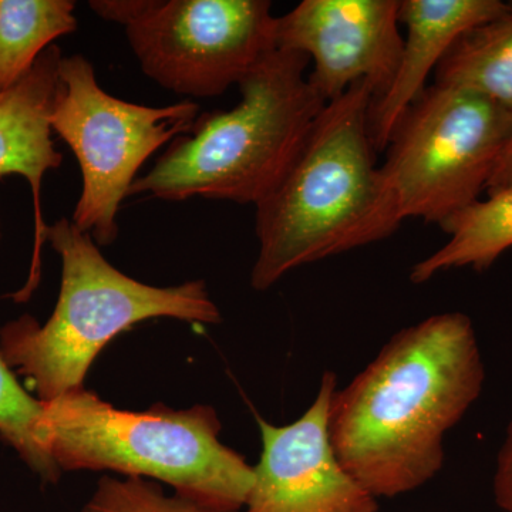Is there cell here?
<instances>
[{"label":"cell","mask_w":512,"mask_h":512,"mask_svg":"<svg viewBox=\"0 0 512 512\" xmlns=\"http://www.w3.org/2000/svg\"><path fill=\"white\" fill-rule=\"evenodd\" d=\"M42 403L37 437L62 473L113 471L151 478L210 510H244L254 467L222 443L214 407L174 410L154 404L131 412L84 387Z\"/></svg>","instance_id":"277c9868"},{"label":"cell","mask_w":512,"mask_h":512,"mask_svg":"<svg viewBox=\"0 0 512 512\" xmlns=\"http://www.w3.org/2000/svg\"><path fill=\"white\" fill-rule=\"evenodd\" d=\"M512 138V116L481 94L427 87L394 128L384 188L397 221L440 228L478 201Z\"/></svg>","instance_id":"8992f818"},{"label":"cell","mask_w":512,"mask_h":512,"mask_svg":"<svg viewBox=\"0 0 512 512\" xmlns=\"http://www.w3.org/2000/svg\"><path fill=\"white\" fill-rule=\"evenodd\" d=\"M473 322L440 313L397 332L328 410L330 443L375 498L412 493L443 468L444 437L483 392Z\"/></svg>","instance_id":"6da1fadb"},{"label":"cell","mask_w":512,"mask_h":512,"mask_svg":"<svg viewBox=\"0 0 512 512\" xmlns=\"http://www.w3.org/2000/svg\"><path fill=\"white\" fill-rule=\"evenodd\" d=\"M308 57L274 49L238 84L242 99L205 113L128 192L164 201L259 204L288 173L326 101L309 83Z\"/></svg>","instance_id":"3957f363"},{"label":"cell","mask_w":512,"mask_h":512,"mask_svg":"<svg viewBox=\"0 0 512 512\" xmlns=\"http://www.w3.org/2000/svg\"><path fill=\"white\" fill-rule=\"evenodd\" d=\"M481 94L512 116V2L454 43L436 69V83Z\"/></svg>","instance_id":"5bb4252c"},{"label":"cell","mask_w":512,"mask_h":512,"mask_svg":"<svg viewBox=\"0 0 512 512\" xmlns=\"http://www.w3.org/2000/svg\"><path fill=\"white\" fill-rule=\"evenodd\" d=\"M62 59L59 46L47 47L33 69L15 87L0 93V180L8 175L25 178L35 207V254L28 282L18 292L23 301L30 298L39 282V256L46 242L43 178L63 161L62 153L56 150L49 121Z\"/></svg>","instance_id":"7c38bea8"},{"label":"cell","mask_w":512,"mask_h":512,"mask_svg":"<svg viewBox=\"0 0 512 512\" xmlns=\"http://www.w3.org/2000/svg\"><path fill=\"white\" fill-rule=\"evenodd\" d=\"M46 241L62 259V286L47 322L23 315L0 329V353L40 402L82 389L94 359L120 333L148 319L218 325L222 315L202 279L157 288L110 264L94 239L62 218Z\"/></svg>","instance_id":"5b68a950"},{"label":"cell","mask_w":512,"mask_h":512,"mask_svg":"<svg viewBox=\"0 0 512 512\" xmlns=\"http://www.w3.org/2000/svg\"><path fill=\"white\" fill-rule=\"evenodd\" d=\"M495 501L501 510L512 512V421L507 437L498 454L497 471L494 478Z\"/></svg>","instance_id":"d6986e66"},{"label":"cell","mask_w":512,"mask_h":512,"mask_svg":"<svg viewBox=\"0 0 512 512\" xmlns=\"http://www.w3.org/2000/svg\"><path fill=\"white\" fill-rule=\"evenodd\" d=\"M73 0H0V93L33 69L55 40L76 32Z\"/></svg>","instance_id":"9a60e30c"},{"label":"cell","mask_w":512,"mask_h":512,"mask_svg":"<svg viewBox=\"0 0 512 512\" xmlns=\"http://www.w3.org/2000/svg\"><path fill=\"white\" fill-rule=\"evenodd\" d=\"M399 12L400 0H303L276 18L275 47L308 57L309 83L326 103L363 80L376 100L402 55Z\"/></svg>","instance_id":"9c48e42d"},{"label":"cell","mask_w":512,"mask_h":512,"mask_svg":"<svg viewBox=\"0 0 512 512\" xmlns=\"http://www.w3.org/2000/svg\"><path fill=\"white\" fill-rule=\"evenodd\" d=\"M447 244L413 266L410 281L421 285L450 269L483 272L512 248V185L478 200L441 227Z\"/></svg>","instance_id":"4fadbf2b"},{"label":"cell","mask_w":512,"mask_h":512,"mask_svg":"<svg viewBox=\"0 0 512 512\" xmlns=\"http://www.w3.org/2000/svg\"><path fill=\"white\" fill-rule=\"evenodd\" d=\"M512 185V138L508 146L505 147L504 153L501 154L500 160L495 165L493 175L488 181L487 194H494V192L504 190V188L511 187Z\"/></svg>","instance_id":"ffe728a7"},{"label":"cell","mask_w":512,"mask_h":512,"mask_svg":"<svg viewBox=\"0 0 512 512\" xmlns=\"http://www.w3.org/2000/svg\"><path fill=\"white\" fill-rule=\"evenodd\" d=\"M373 100L375 90L363 80L326 104L288 173L256 205L255 291L303 265L382 241L400 227L370 136Z\"/></svg>","instance_id":"7a4b0ae2"},{"label":"cell","mask_w":512,"mask_h":512,"mask_svg":"<svg viewBox=\"0 0 512 512\" xmlns=\"http://www.w3.org/2000/svg\"><path fill=\"white\" fill-rule=\"evenodd\" d=\"M271 9L268 0H154L126 35L146 76L180 96L210 99L276 49Z\"/></svg>","instance_id":"ba28073f"},{"label":"cell","mask_w":512,"mask_h":512,"mask_svg":"<svg viewBox=\"0 0 512 512\" xmlns=\"http://www.w3.org/2000/svg\"><path fill=\"white\" fill-rule=\"evenodd\" d=\"M198 110L192 101L147 107L117 99L101 89L86 57L63 56L49 121L82 170L76 228L101 247L113 244L120 204L138 171L158 148L191 130Z\"/></svg>","instance_id":"52a82bcc"},{"label":"cell","mask_w":512,"mask_h":512,"mask_svg":"<svg viewBox=\"0 0 512 512\" xmlns=\"http://www.w3.org/2000/svg\"><path fill=\"white\" fill-rule=\"evenodd\" d=\"M336 375L326 372L308 410L286 426L256 417L262 451L241 512H377V498L342 466L328 431Z\"/></svg>","instance_id":"30bf717a"},{"label":"cell","mask_w":512,"mask_h":512,"mask_svg":"<svg viewBox=\"0 0 512 512\" xmlns=\"http://www.w3.org/2000/svg\"><path fill=\"white\" fill-rule=\"evenodd\" d=\"M501 0H400L406 26L402 55L387 92L373 100L369 130L377 153L386 150L394 128L427 89V79L468 30L507 9Z\"/></svg>","instance_id":"8fae6325"},{"label":"cell","mask_w":512,"mask_h":512,"mask_svg":"<svg viewBox=\"0 0 512 512\" xmlns=\"http://www.w3.org/2000/svg\"><path fill=\"white\" fill-rule=\"evenodd\" d=\"M154 0H92L90 9L101 19L127 26L140 19L153 6Z\"/></svg>","instance_id":"ac0fdd59"},{"label":"cell","mask_w":512,"mask_h":512,"mask_svg":"<svg viewBox=\"0 0 512 512\" xmlns=\"http://www.w3.org/2000/svg\"><path fill=\"white\" fill-rule=\"evenodd\" d=\"M0 241H2V214H0Z\"/></svg>","instance_id":"44dd1931"},{"label":"cell","mask_w":512,"mask_h":512,"mask_svg":"<svg viewBox=\"0 0 512 512\" xmlns=\"http://www.w3.org/2000/svg\"><path fill=\"white\" fill-rule=\"evenodd\" d=\"M42 412L43 403L23 389L0 353V440L12 447L43 483L56 484L63 473L37 437Z\"/></svg>","instance_id":"2e32d148"},{"label":"cell","mask_w":512,"mask_h":512,"mask_svg":"<svg viewBox=\"0 0 512 512\" xmlns=\"http://www.w3.org/2000/svg\"><path fill=\"white\" fill-rule=\"evenodd\" d=\"M79 512H220L168 495L160 484L146 478L103 476Z\"/></svg>","instance_id":"e0dca14e"}]
</instances>
